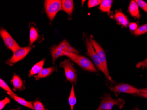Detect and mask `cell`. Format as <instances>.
I'll return each instance as SVG.
<instances>
[{
	"instance_id": "obj_1",
	"label": "cell",
	"mask_w": 147,
	"mask_h": 110,
	"mask_svg": "<svg viewBox=\"0 0 147 110\" xmlns=\"http://www.w3.org/2000/svg\"><path fill=\"white\" fill-rule=\"evenodd\" d=\"M63 56H67L74 62L86 71L92 72H96L97 69L89 59L84 56H80L76 54L64 52Z\"/></svg>"
},
{
	"instance_id": "obj_2",
	"label": "cell",
	"mask_w": 147,
	"mask_h": 110,
	"mask_svg": "<svg viewBox=\"0 0 147 110\" xmlns=\"http://www.w3.org/2000/svg\"><path fill=\"white\" fill-rule=\"evenodd\" d=\"M86 46L87 55L91 58L92 61L94 63L96 67L104 74L105 75V76L110 82H114L111 78V77L110 76V75L108 74L106 72L101 60L99 58V57L96 52L95 50L91 43L90 40L88 39V38L86 39Z\"/></svg>"
},
{
	"instance_id": "obj_3",
	"label": "cell",
	"mask_w": 147,
	"mask_h": 110,
	"mask_svg": "<svg viewBox=\"0 0 147 110\" xmlns=\"http://www.w3.org/2000/svg\"><path fill=\"white\" fill-rule=\"evenodd\" d=\"M125 101L121 98L114 99L111 97V94L106 93L102 97L99 107L96 110H111L114 106L117 105L120 108H123Z\"/></svg>"
},
{
	"instance_id": "obj_4",
	"label": "cell",
	"mask_w": 147,
	"mask_h": 110,
	"mask_svg": "<svg viewBox=\"0 0 147 110\" xmlns=\"http://www.w3.org/2000/svg\"><path fill=\"white\" fill-rule=\"evenodd\" d=\"M45 9L48 18L52 20L58 12L62 10V2L60 0H46Z\"/></svg>"
},
{
	"instance_id": "obj_5",
	"label": "cell",
	"mask_w": 147,
	"mask_h": 110,
	"mask_svg": "<svg viewBox=\"0 0 147 110\" xmlns=\"http://www.w3.org/2000/svg\"><path fill=\"white\" fill-rule=\"evenodd\" d=\"M60 67L64 69L67 80L72 83L76 84L77 81L76 71L71 61L69 59H66L61 63Z\"/></svg>"
},
{
	"instance_id": "obj_6",
	"label": "cell",
	"mask_w": 147,
	"mask_h": 110,
	"mask_svg": "<svg viewBox=\"0 0 147 110\" xmlns=\"http://www.w3.org/2000/svg\"><path fill=\"white\" fill-rule=\"evenodd\" d=\"M32 49V47L31 46L20 47L13 52V56L6 62V63L9 66H13L19 61L24 59Z\"/></svg>"
},
{
	"instance_id": "obj_7",
	"label": "cell",
	"mask_w": 147,
	"mask_h": 110,
	"mask_svg": "<svg viewBox=\"0 0 147 110\" xmlns=\"http://www.w3.org/2000/svg\"><path fill=\"white\" fill-rule=\"evenodd\" d=\"M110 88L111 90L115 94L125 93L135 95L140 92L139 89H138L129 84L125 83H120L115 85L114 86L110 87Z\"/></svg>"
},
{
	"instance_id": "obj_8",
	"label": "cell",
	"mask_w": 147,
	"mask_h": 110,
	"mask_svg": "<svg viewBox=\"0 0 147 110\" xmlns=\"http://www.w3.org/2000/svg\"><path fill=\"white\" fill-rule=\"evenodd\" d=\"M0 34L4 40L5 46L12 52H14L20 47L6 30L1 29L0 30Z\"/></svg>"
},
{
	"instance_id": "obj_9",
	"label": "cell",
	"mask_w": 147,
	"mask_h": 110,
	"mask_svg": "<svg viewBox=\"0 0 147 110\" xmlns=\"http://www.w3.org/2000/svg\"><path fill=\"white\" fill-rule=\"evenodd\" d=\"M90 40L91 43L92 44L93 48L95 50L97 55L99 57V58L101 60L106 72L108 74L110 75L109 70H108V64L107 62L106 56V53L105 51L102 47L97 43V42L93 38L92 36H91Z\"/></svg>"
},
{
	"instance_id": "obj_10",
	"label": "cell",
	"mask_w": 147,
	"mask_h": 110,
	"mask_svg": "<svg viewBox=\"0 0 147 110\" xmlns=\"http://www.w3.org/2000/svg\"><path fill=\"white\" fill-rule=\"evenodd\" d=\"M115 19L119 24L126 27L129 24V20L125 15L122 11L117 10L114 16Z\"/></svg>"
},
{
	"instance_id": "obj_11",
	"label": "cell",
	"mask_w": 147,
	"mask_h": 110,
	"mask_svg": "<svg viewBox=\"0 0 147 110\" xmlns=\"http://www.w3.org/2000/svg\"><path fill=\"white\" fill-rule=\"evenodd\" d=\"M128 11L130 15L133 17L139 19L141 17L139 6L135 1H131L129 6Z\"/></svg>"
},
{
	"instance_id": "obj_12",
	"label": "cell",
	"mask_w": 147,
	"mask_h": 110,
	"mask_svg": "<svg viewBox=\"0 0 147 110\" xmlns=\"http://www.w3.org/2000/svg\"><path fill=\"white\" fill-rule=\"evenodd\" d=\"M62 10L65 11L69 16L71 15L73 11L74 5L72 0H62Z\"/></svg>"
},
{
	"instance_id": "obj_13",
	"label": "cell",
	"mask_w": 147,
	"mask_h": 110,
	"mask_svg": "<svg viewBox=\"0 0 147 110\" xmlns=\"http://www.w3.org/2000/svg\"><path fill=\"white\" fill-rule=\"evenodd\" d=\"M11 82L14 87L13 88L14 90H22V89H24V82L20 77L17 74H14L13 75V77Z\"/></svg>"
},
{
	"instance_id": "obj_14",
	"label": "cell",
	"mask_w": 147,
	"mask_h": 110,
	"mask_svg": "<svg viewBox=\"0 0 147 110\" xmlns=\"http://www.w3.org/2000/svg\"><path fill=\"white\" fill-rule=\"evenodd\" d=\"M10 97L12 99H14L20 105H22L28 108H30L32 110H34V107L33 105V104L31 102L28 101H26L25 99L21 97H19L16 95H11L9 94Z\"/></svg>"
},
{
	"instance_id": "obj_15",
	"label": "cell",
	"mask_w": 147,
	"mask_h": 110,
	"mask_svg": "<svg viewBox=\"0 0 147 110\" xmlns=\"http://www.w3.org/2000/svg\"><path fill=\"white\" fill-rule=\"evenodd\" d=\"M58 45L62 49L64 52H67V53L76 54H78L79 53L78 51L74 47H72L67 40H63V41L61 42Z\"/></svg>"
},
{
	"instance_id": "obj_16",
	"label": "cell",
	"mask_w": 147,
	"mask_h": 110,
	"mask_svg": "<svg viewBox=\"0 0 147 110\" xmlns=\"http://www.w3.org/2000/svg\"><path fill=\"white\" fill-rule=\"evenodd\" d=\"M55 70L56 69L54 67L43 68L38 74L34 76V78L36 80H39L41 78L47 77L51 75L53 72H55Z\"/></svg>"
},
{
	"instance_id": "obj_17",
	"label": "cell",
	"mask_w": 147,
	"mask_h": 110,
	"mask_svg": "<svg viewBox=\"0 0 147 110\" xmlns=\"http://www.w3.org/2000/svg\"><path fill=\"white\" fill-rule=\"evenodd\" d=\"M45 62V59H42L33 66L30 72L29 76H33V75L38 74L43 69Z\"/></svg>"
},
{
	"instance_id": "obj_18",
	"label": "cell",
	"mask_w": 147,
	"mask_h": 110,
	"mask_svg": "<svg viewBox=\"0 0 147 110\" xmlns=\"http://www.w3.org/2000/svg\"><path fill=\"white\" fill-rule=\"evenodd\" d=\"M64 51L60 46H56L51 49V53L52 56V61L53 63H54L56 59L59 57L63 56Z\"/></svg>"
},
{
	"instance_id": "obj_19",
	"label": "cell",
	"mask_w": 147,
	"mask_h": 110,
	"mask_svg": "<svg viewBox=\"0 0 147 110\" xmlns=\"http://www.w3.org/2000/svg\"><path fill=\"white\" fill-rule=\"evenodd\" d=\"M113 1L111 0H103L99 6L100 10L103 12H106L108 14L111 13V9L112 6Z\"/></svg>"
},
{
	"instance_id": "obj_20",
	"label": "cell",
	"mask_w": 147,
	"mask_h": 110,
	"mask_svg": "<svg viewBox=\"0 0 147 110\" xmlns=\"http://www.w3.org/2000/svg\"><path fill=\"white\" fill-rule=\"evenodd\" d=\"M38 33L34 26H31L30 30L29 44L30 46L36 42L38 38Z\"/></svg>"
},
{
	"instance_id": "obj_21",
	"label": "cell",
	"mask_w": 147,
	"mask_h": 110,
	"mask_svg": "<svg viewBox=\"0 0 147 110\" xmlns=\"http://www.w3.org/2000/svg\"><path fill=\"white\" fill-rule=\"evenodd\" d=\"M69 104L71 107V110H74V108L76 103L77 100L75 95V89H74V85L73 84L72 86L71 89V93L69 96Z\"/></svg>"
},
{
	"instance_id": "obj_22",
	"label": "cell",
	"mask_w": 147,
	"mask_h": 110,
	"mask_svg": "<svg viewBox=\"0 0 147 110\" xmlns=\"http://www.w3.org/2000/svg\"><path fill=\"white\" fill-rule=\"evenodd\" d=\"M147 32V24H144L138 27V29L134 32V34L136 36H139Z\"/></svg>"
},
{
	"instance_id": "obj_23",
	"label": "cell",
	"mask_w": 147,
	"mask_h": 110,
	"mask_svg": "<svg viewBox=\"0 0 147 110\" xmlns=\"http://www.w3.org/2000/svg\"><path fill=\"white\" fill-rule=\"evenodd\" d=\"M0 87L1 88H3L4 90L7 92V93L8 95L9 94H11V95H16L15 93L14 92L11 90V89L9 87V86L5 82L2 80L1 78L0 79Z\"/></svg>"
},
{
	"instance_id": "obj_24",
	"label": "cell",
	"mask_w": 147,
	"mask_h": 110,
	"mask_svg": "<svg viewBox=\"0 0 147 110\" xmlns=\"http://www.w3.org/2000/svg\"><path fill=\"white\" fill-rule=\"evenodd\" d=\"M33 105L34 107V110H48L44 107L42 103L38 100L33 102Z\"/></svg>"
},
{
	"instance_id": "obj_25",
	"label": "cell",
	"mask_w": 147,
	"mask_h": 110,
	"mask_svg": "<svg viewBox=\"0 0 147 110\" xmlns=\"http://www.w3.org/2000/svg\"><path fill=\"white\" fill-rule=\"evenodd\" d=\"M102 1L101 0H89L88 1V8L90 9L100 5Z\"/></svg>"
},
{
	"instance_id": "obj_26",
	"label": "cell",
	"mask_w": 147,
	"mask_h": 110,
	"mask_svg": "<svg viewBox=\"0 0 147 110\" xmlns=\"http://www.w3.org/2000/svg\"><path fill=\"white\" fill-rule=\"evenodd\" d=\"M135 1L139 7L147 13V3L146 2L143 0H136Z\"/></svg>"
},
{
	"instance_id": "obj_27",
	"label": "cell",
	"mask_w": 147,
	"mask_h": 110,
	"mask_svg": "<svg viewBox=\"0 0 147 110\" xmlns=\"http://www.w3.org/2000/svg\"><path fill=\"white\" fill-rule=\"evenodd\" d=\"M10 102V100L7 97L0 101V110H2L7 104H9Z\"/></svg>"
},
{
	"instance_id": "obj_28",
	"label": "cell",
	"mask_w": 147,
	"mask_h": 110,
	"mask_svg": "<svg viewBox=\"0 0 147 110\" xmlns=\"http://www.w3.org/2000/svg\"><path fill=\"white\" fill-rule=\"evenodd\" d=\"M136 67L138 69H139L140 68L147 69V58L143 61L138 63L136 65Z\"/></svg>"
},
{
	"instance_id": "obj_29",
	"label": "cell",
	"mask_w": 147,
	"mask_h": 110,
	"mask_svg": "<svg viewBox=\"0 0 147 110\" xmlns=\"http://www.w3.org/2000/svg\"><path fill=\"white\" fill-rule=\"evenodd\" d=\"M140 93L135 94V96H141L144 98H147V88L139 89Z\"/></svg>"
},
{
	"instance_id": "obj_30",
	"label": "cell",
	"mask_w": 147,
	"mask_h": 110,
	"mask_svg": "<svg viewBox=\"0 0 147 110\" xmlns=\"http://www.w3.org/2000/svg\"><path fill=\"white\" fill-rule=\"evenodd\" d=\"M129 28L130 30L134 31L138 29V24L135 23H131L129 24Z\"/></svg>"
},
{
	"instance_id": "obj_31",
	"label": "cell",
	"mask_w": 147,
	"mask_h": 110,
	"mask_svg": "<svg viewBox=\"0 0 147 110\" xmlns=\"http://www.w3.org/2000/svg\"><path fill=\"white\" fill-rule=\"evenodd\" d=\"M20 110V108H18L17 109H13V110Z\"/></svg>"
},
{
	"instance_id": "obj_32",
	"label": "cell",
	"mask_w": 147,
	"mask_h": 110,
	"mask_svg": "<svg viewBox=\"0 0 147 110\" xmlns=\"http://www.w3.org/2000/svg\"><path fill=\"white\" fill-rule=\"evenodd\" d=\"M134 110H139V109L138 108H135V109H134Z\"/></svg>"
}]
</instances>
